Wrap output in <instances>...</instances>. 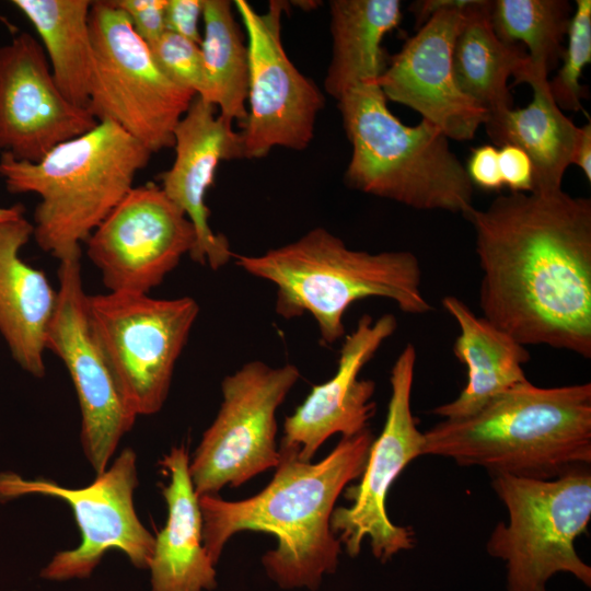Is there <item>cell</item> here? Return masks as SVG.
Masks as SVG:
<instances>
[{"label":"cell","instance_id":"1","mask_svg":"<svg viewBox=\"0 0 591 591\" xmlns=\"http://www.w3.org/2000/svg\"><path fill=\"white\" fill-rule=\"evenodd\" d=\"M463 217L475 231L483 317L525 347L591 358V199L509 193Z\"/></svg>","mask_w":591,"mask_h":591},{"label":"cell","instance_id":"2","mask_svg":"<svg viewBox=\"0 0 591 591\" xmlns=\"http://www.w3.org/2000/svg\"><path fill=\"white\" fill-rule=\"evenodd\" d=\"M373 436L369 428L341 438L320 462L299 457L279 445L271 482L257 495L239 501L200 496L202 541L216 565L229 538L241 531L273 534L277 547L263 556L269 578L281 588L315 590L338 565L340 542L331 530L335 503L364 470Z\"/></svg>","mask_w":591,"mask_h":591},{"label":"cell","instance_id":"3","mask_svg":"<svg viewBox=\"0 0 591 591\" xmlns=\"http://www.w3.org/2000/svg\"><path fill=\"white\" fill-rule=\"evenodd\" d=\"M424 436V455L479 466L490 476L557 478L590 466L591 384L540 387L528 380Z\"/></svg>","mask_w":591,"mask_h":591},{"label":"cell","instance_id":"4","mask_svg":"<svg viewBox=\"0 0 591 591\" xmlns=\"http://www.w3.org/2000/svg\"><path fill=\"white\" fill-rule=\"evenodd\" d=\"M233 259L248 275L275 286L279 316L311 315L325 346L346 336L344 315L362 299L390 300L406 314L432 310L422 292V269L414 253L352 250L322 227L259 255L234 254Z\"/></svg>","mask_w":591,"mask_h":591},{"label":"cell","instance_id":"5","mask_svg":"<svg viewBox=\"0 0 591 591\" xmlns=\"http://www.w3.org/2000/svg\"><path fill=\"white\" fill-rule=\"evenodd\" d=\"M151 155L118 125L103 120L36 162L1 153L0 177L10 193L39 196L33 236L62 262L81 257V243L134 187Z\"/></svg>","mask_w":591,"mask_h":591},{"label":"cell","instance_id":"6","mask_svg":"<svg viewBox=\"0 0 591 591\" xmlns=\"http://www.w3.org/2000/svg\"><path fill=\"white\" fill-rule=\"evenodd\" d=\"M337 102L352 147L345 172L350 188L417 210L464 216L473 207L465 166L437 126L426 119L403 124L376 80L355 85Z\"/></svg>","mask_w":591,"mask_h":591},{"label":"cell","instance_id":"7","mask_svg":"<svg viewBox=\"0 0 591 591\" xmlns=\"http://www.w3.org/2000/svg\"><path fill=\"white\" fill-rule=\"evenodd\" d=\"M490 477L508 519L494 528L486 551L505 561L507 591H547L559 572L590 588L591 567L575 547L591 519L589 466L545 480Z\"/></svg>","mask_w":591,"mask_h":591},{"label":"cell","instance_id":"8","mask_svg":"<svg viewBox=\"0 0 591 591\" xmlns=\"http://www.w3.org/2000/svg\"><path fill=\"white\" fill-rule=\"evenodd\" d=\"M94 73L88 109L152 154L173 147L174 130L196 94L172 81L113 0L93 1Z\"/></svg>","mask_w":591,"mask_h":591},{"label":"cell","instance_id":"9","mask_svg":"<svg viewBox=\"0 0 591 591\" xmlns=\"http://www.w3.org/2000/svg\"><path fill=\"white\" fill-rule=\"evenodd\" d=\"M96 339L130 410L138 417L164 405L175 364L199 314L192 297L88 294Z\"/></svg>","mask_w":591,"mask_h":591},{"label":"cell","instance_id":"10","mask_svg":"<svg viewBox=\"0 0 591 591\" xmlns=\"http://www.w3.org/2000/svg\"><path fill=\"white\" fill-rule=\"evenodd\" d=\"M300 379L291 363H244L221 382L222 402L189 461L198 497L237 487L279 462L276 413Z\"/></svg>","mask_w":591,"mask_h":591},{"label":"cell","instance_id":"11","mask_svg":"<svg viewBox=\"0 0 591 591\" xmlns=\"http://www.w3.org/2000/svg\"><path fill=\"white\" fill-rule=\"evenodd\" d=\"M137 485V455L126 448L104 473L82 488L63 487L44 478L24 479L12 472L0 473V500L36 494L67 502L81 532L80 544L57 553L40 575L49 580L86 578L112 548L123 552L136 567L149 568L154 536L136 513Z\"/></svg>","mask_w":591,"mask_h":591},{"label":"cell","instance_id":"12","mask_svg":"<svg viewBox=\"0 0 591 591\" xmlns=\"http://www.w3.org/2000/svg\"><path fill=\"white\" fill-rule=\"evenodd\" d=\"M416 359V348L407 344L394 361L382 431L372 441L360 482L346 488L345 498L350 505L335 508L331 515L332 532L352 557L360 553L366 538L381 563L415 545L412 528L390 520L386 498L403 470L424 455L425 436L417 427L410 405Z\"/></svg>","mask_w":591,"mask_h":591},{"label":"cell","instance_id":"13","mask_svg":"<svg viewBox=\"0 0 591 591\" xmlns=\"http://www.w3.org/2000/svg\"><path fill=\"white\" fill-rule=\"evenodd\" d=\"M247 37L250 79L247 117L242 130L244 159H260L274 148L305 149L314 137L324 95L288 57L281 42L286 2L270 1L259 13L246 0H235Z\"/></svg>","mask_w":591,"mask_h":591},{"label":"cell","instance_id":"14","mask_svg":"<svg viewBox=\"0 0 591 591\" xmlns=\"http://www.w3.org/2000/svg\"><path fill=\"white\" fill-rule=\"evenodd\" d=\"M59 263L57 304L46 333V349L69 371L81 409L82 449L100 475L137 416L128 407L92 328L80 257Z\"/></svg>","mask_w":591,"mask_h":591},{"label":"cell","instance_id":"15","mask_svg":"<svg viewBox=\"0 0 591 591\" xmlns=\"http://www.w3.org/2000/svg\"><path fill=\"white\" fill-rule=\"evenodd\" d=\"M85 243L109 292L149 294L192 253L196 233L160 185L149 182L134 186Z\"/></svg>","mask_w":591,"mask_h":591},{"label":"cell","instance_id":"16","mask_svg":"<svg viewBox=\"0 0 591 591\" xmlns=\"http://www.w3.org/2000/svg\"><path fill=\"white\" fill-rule=\"evenodd\" d=\"M97 123L60 92L35 37L23 32L0 46L1 153L36 162Z\"/></svg>","mask_w":591,"mask_h":591},{"label":"cell","instance_id":"17","mask_svg":"<svg viewBox=\"0 0 591 591\" xmlns=\"http://www.w3.org/2000/svg\"><path fill=\"white\" fill-rule=\"evenodd\" d=\"M466 9L434 14L407 38L376 79L386 100L410 107L457 141L474 139L488 116L454 79L452 49Z\"/></svg>","mask_w":591,"mask_h":591},{"label":"cell","instance_id":"18","mask_svg":"<svg viewBox=\"0 0 591 591\" xmlns=\"http://www.w3.org/2000/svg\"><path fill=\"white\" fill-rule=\"evenodd\" d=\"M396 328L393 314L375 320L363 314L344 337L335 374L314 385L294 413L286 417L280 444L297 449L301 460L311 461L329 437L340 433L349 438L366 430L375 412V383L359 375Z\"/></svg>","mask_w":591,"mask_h":591},{"label":"cell","instance_id":"19","mask_svg":"<svg viewBox=\"0 0 591 591\" xmlns=\"http://www.w3.org/2000/svg\"><path fill=\"white\" fill-rule=\"evenodd\" d=\"M232 126L213 104L196 95L174 130L173 164L159 175L164 194L195 229L190 258L212 270L229 264L234 255L228 239L211 229L206 205L220 162L243 159L241 136Z\"/></svg>","mask_w":591,"mask_h":591},{"label":"cell","instance_id":"20","mask_svg":"<svg viewBox=\"0 0 591 591\" xmlns=\"http://www.w3.org/2000/svg\"><path fill=\"white\" fill-rule=\"evenodd\" d=\"M32 235L33 224L24 216L0 223V333L16 363L40 378L57 291L20 256Z\"/></svg>","mask_w":591,"mask_h":591},{"label":"cell","instance_id":"21","mask_svg":"<svg viewBox=\"0 0 591 591\" xmlns=\"http://www.w3.org/2000/svg\"><path fill=\"white\" fill-rule=\"evenodd\" d=\"M160 465L170 477L162 487L167 519L154 537L152 591L211 590L217 586L215 564L204 546L202 515L185 445L173 447Z\"/></svg>","mask_w":591,"mask_h":591},{"label":"cell","instance_id":"22","mask_svg":"<svg viewBox=\"0 0 591 591\" xmlns=\"http://www.w3.org/2000/svg\"><path fill=\"white\" fill-rule=\"evenodd\" d=\"M441 303L460 328L453 354L466 367L467 383L457 397L431 413L456 419L476 413L495 396L528 381L523 364L531 355L528 347L477 316L457 297L445 296Z\"/></svg>","mask_w":591,"mask_h":591},{"label":"cell","instance_id":"23","mask_svg":"<svg viewBox=\"0 0 591 591\" xmlns=\"http://www.w3.org/2000/svg\"><path fill=\"white\" fill-rule=\"evenodd\" d=\"M491 0H476L464 11L454 39L452 68L460 90L488 114L513 108L508 79L524 82L529 58L522 45L501 42L490 22Z\"/></svg>","mask_w":591,"mask_h":591},{"label":"cell","instance_id":"24","mask_svg":"<svg viewBox=\"0 0 591 591\" xmlns=\"http://www.w3.org/2000/svg\"><path fill=\"white\" fill-rule=\"evenodd\" d=\"M528 84L533 97L525 107L488 114L484 126L494 144H512L529 155L534 170L532 192L561 189L579 127L554 102L548 79H534Z\"/></svg>","mask_w":591,"mask_h":591},{"label":"cell","instance_id":"25","mask_svg":"<svg viewBox=\"0 0 591 591\" xmlns=\"http://www.w3.org/2000/svg\"><path fill=\"white\" fill-rule=\"evenodd\" d=\"M332 58L324 81L336 101L355 85L376 80L387 61L382 40L402 21L399 0L329 2Z\"/></svg>","mask_w":591,"mask_h":591},{"label":"cell","instance_id":"26","mask_svg":"<svg viewBox=\"0 0 591 591\" xmlns=\"http://www.w3.org/2000/svg\"><path fill=\"white\" fill-rule=\"evenodd\" d=\"M90 0H13L36 30L54 80L73 105L86 108L94 73Z\"/></svg>","mask_w":591,"mask_h":591},{"label":"cell","instance_id":"27","mask_svg":"<svg viewBox=\"0 0 591 591\" xmlns=\"http://www.w3.org/2000/svg\"><path fill=\"white\" fill-rule=\"evenodd\" d=\"M228 0H204L200 50L209 83L208 102L224 118L243 125L247 117L250 57Z\"/></svg>","mask_w":591,"mask_h":591},{"label":"cell","instance_id":"28","mask_svg":"<svg viewBox=\"0 0 591 591\" xmlns=\"http://www.w3.org/2000/svg\"><path fill=\"white\" fill-rule=\"evenodd\" d=\"M572 12L567 0H491L490 22L497 37L528 49L524 83L547 79L559 65Z\"/></svg>","mask_w":591,"mask_h":591},{"label":"cell","instance_id":"29","mask_svg":"<svg viewBox=\"0 0 591 591\" xmlns=\"http://www.w3.org/2000/svg\"><path fill=\"white\" fill-rule=\"evenodd\" d=\"M565 46L561 65L548 81L549 93L563 111L579 112L588 89L581 84L583 68L591 60V1L576 0Z\"/></svg>","mask_w":591,"mask_h":591},{"label":"cell","instance_id":"30","mask_svg":"<svg viewBox=\"0 0 591 591\" xmlns=\"http://www.w3.org/2000/svg\"><path fill=\"white\" fill-rule=\"evenodd\" d=\"M148 46L160 69L172 81L208 102L209 83L199 44L166 31Z\"/></svg>","mask_w":591,"mask_h":591},{"label":"cell","instance_id":"31","mask_svg":"<svg viewBox=\"0 0 591 591\" xmlns=\"http://www.w3.org/2000/svg\"><path fill=\"white\" fill-rule=\"evenodd\" d=\"M129 19L134 31L148 45L166 30V0H113Z\"/></svg>","mask_w":591,"mask_h":591},{"label":"cell","instance_id":"32","mask_svg":"<svg viewBox=\"0 0 591 591\" xmlns=\"http://www.w3.org/2000/svg\"><path fill=\"white\" fill-rule=\"evenodd\" d=\"M503 186L510 193H530L534 187V170L529 155L520 148L503 144L498 149Z\"/></svg>","mask_w":591,"mask_h":591},{"label":"cell","instance_id":"33","mask_svg":"<svg viewBox=\"0 0 591 591\" xmlns=\"http://www.w3.org/2000/svg\"><path fill=\"white\" fill-rule=\"evenodd\" d=\"M465 170L473 186L489 192L503 187L499 152L493 144H483L472 149Z\"/></svg>","mask_w":591,"mask_h":591},{"label":"cell","instance_id":"34","mask_svg":"<svg viewBox=\"0 0 591 591\" xmlns=\"http://www.w3.org/2000/svg\"><path fill=\"white\" fill-rule=\"evenodd\" d=\"M204 0H166V30L200 45Z\"/></svg>","mask_w":591,"mask_h":591},{"label":"cell","instance_id":"35","mask_svg":"<svg viewBox=\"0 0 591 591\" xmlns=\"http://www.w3.org/2000/svg\"><path fill=\"white\" fill-rule=\"evenodd\" d=\"M474 2L475 0H417L410 3L408 10L413 13L418 30L438 12L452 9L463 10Z\"/></svg>","mask_w":591,"mask_h":591},{"label":"cell","instance_id":"36","mask_svg":"<svg viewBox=\"0 0 591 591\" xmlns=\"http://www.w3.org/2000/svg\"><path fill=\"white\" fill-rule=\"evenodd\" d=\"M571 164L581 169L588 182L591 181V124L579 127Z\"/></svg>","mask_w":591,"mask_h":591},{"label":"cell","instance_id":"37","mask_svg":"<svg viewBox=\"0 0 591 591\" xmlns=\"http://www.w3.org/2000/svg\"><path fill=\"white\" fill-rule=\"evenodd\" d=\"M23 216H24V207L21 204H16L9 207L0 206V223L16 219Z\"/></svg>","mask_w":591,"mask_h":591}]
</instances>
